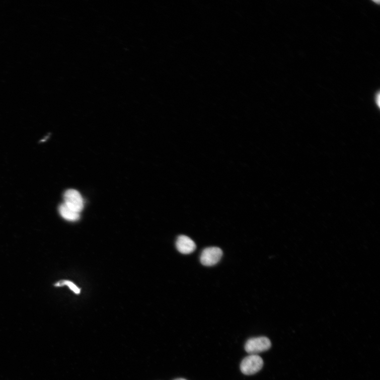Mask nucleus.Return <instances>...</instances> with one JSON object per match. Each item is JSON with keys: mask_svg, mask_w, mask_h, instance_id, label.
Wrapping results in <instances>:
<instances>
[{"mask_svg": "<svg viewBox=\"0 0 380 380\" xmlns=\"http://www.w3.org/2000/svg\"><path fill=\"white\" fill-rule=\"evenodd\" d=\"M264 361L261 357L256 354H251L245 358L241 364V370L247 375H253L262 370Z\"/></svg>", "mask_w": 380, "mask_h": 380, "instance_id": "f257e3e1", "label": "nucleus"}, {"mask_svg": "<svg viewBox=\"0 0 380 380\" xmlns=\"http://www.w3.org/2000/svg\"><path fill=\"white\" fill-rule=\"evenodd\" d=\"M271 346L270 340L265 336L249 339L245 346L246 351L249 354H256L270 349Z\"/></svg>", "mask_w": 380, "mask_h": 380, "instance_id": "f03ea898", "label": "nucleus"}, {"mask_svg": "<svg viewBox=\"0 0 380 380\" xmlns=\"http://www.w3.org/2000/svg\"><path fill=\"white\" fill-rule=\"evenodd\" d=\"M64 204L72 210L81 213L84 206L83 198L77 190L69 189L65 192L63 195Z\"/></svg>", "mask_w": 380, "mask_h": 380, "instance_id": "7ed1b4c3", "label": "nucleus"}, {"mask_svg": "<svg viewBox=\"0 0 380 380\" xmlns=\"http://www.w3.org/2000/svg\"><path fill=\"white\" fill-rule=\"evenodd\" d=\"M223 255L222 250L216 247L205 248L200 256L201 264L205 266H212L220 261Z\"/></svg>", "mask_w": 380, "mask_h": 380, "instance_id": "20e7f679", "label": "nucleus"}, {"mask_svg": "<svg viewBox=\"0 0 380 380\" xmlns=\"http://www.w3.org/2000/svg\"><path fill=\"white\" fill-rule=\"evenodd\" d=\"M176 247L181 254H190L196 249V245L189 237L181 235L177 239Z\"/></svg>", "mask_w": 380, "mask_h": 380, "instance_id": "39448f33", "label": "nucleus"}, {"mask_svg": "<svg viewBox=\"0 0 380 380\" xmlns=\"http://www.w3.org/2000/svg\"><path fill=\"white\" fill-rule=\"evenodd\" d=\"M59 211L62 218L66 220L76 221L80 218V213L72 210L64 203L60 205Z\"/></svg>", "mask_w": 380, "mask_h": 380, "instance_id": "423d86ee", "label": "nucleus"}, {"mask_svg": "<svg viewBox=\"0 0 380 380\" xmlns=\"http://www.w3.org/2000/svg\"><path fill=\"white\" fill-rule=\"evenodd\" d=\"M63 285L67 286L69 288V289L73 292H74L76 294H79L81 292V289L77 286L74 284L72 282L69 280H63L60 281L55 285L56 287H61Z\"/></svg>", "mask_w": 380, "mask_h": 380, "instance_id": "0eeeda50", "label": "nucleus"}, {"mask_svg": "<svg viewBox=\"0 0 380 380\" xmlns=\"http://www.w3.org/2000/svg\"><path fill=\"white\" fill-rule=\"evenodd\" d=\"M379 91H378L375 94L374 96V101L376 103V104L377 105L378 107H379Z\"/></svg>", "mask_w": 380, "mask_h": 380, "instance_id": "6e6552de", "label": "nucleus"}, {"mask_svg": "<svg viewBox=\"0 0 380 380\" xmlns=\"http://www.w3.org/2000/svg\"><path fill=\"white\" fill-rule=\"evenodd\" d=\"M175 380H187V379H184V378H180L176 379Z\"/></svg>", "mask_w": 380, "mask_h": 380, "instance_id": "1a4fd4ad", "label": "nucleus"}]
</instances>
